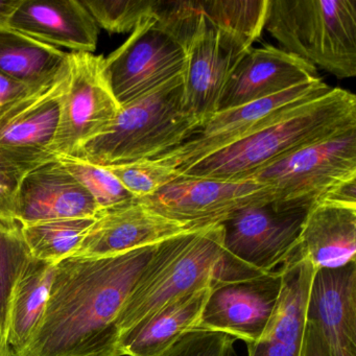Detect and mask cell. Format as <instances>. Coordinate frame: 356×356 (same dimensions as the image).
<instances>
[{
  "label": "cell",
  "instance_id": "cell-1",
  "mask_svg": "<svg viewBox=\"0 0 356 356\" xmlns=\"http://www.w3.org/2000/svg\"><path fill=\"white\" fill-rule=\"evenodd\" d=\"M158 245L58 262L40 323L24 349L12 355L120 356L118 316Z\"/></svg>",
  "mask_w": 356,
  "mask_h": 356
},
{
  "label": "cell",
  "instance_id": "cell-5",
  "mask_svg": "<svg viewBox=\"0 0 356 356\" xmlns=\"http://www.w3.org/2000/svg\"><path fill=\"white\" fill-rule=\"evenodd\" d=\"M264 29L314 67L356 76V0H268Z\"/></svg>",
  "mask_w": 356,
  "mask_h": 356
},
{
  "label": "cell",
  "instance_id": "cell-28",
  "mask_svg": "<svg viewBox=\"0 0 356 356\" xmlns=\"http://www.w3.org/2000/svg\"><path fill=\"white\" fill-rule=\"evenodd\" d=\"M58 160L90 193L99 210L107 211L137 201L105 166L95 165L72 156H57Z\"/></svg>",
  "mask_w": 356,
  "mask_h": 356
},
{
  "label": "cell",
  "instance_id": "cell-25",
  "mask_svg": "<svg viewBox=\"0 0 356 356\" xmlns=\"http://www.w3.org/2000/svg\"><path fill=\"white\" fill-rule=\"evenodd\" d=\"M189 1L195 15L207 26L232 33L252 44L264 30L268 0Z\"/></svg>",
  "mask_w": 356,
  "mask_h": 356
},
{
  "label": "cell",
  "instance_id": "cell-32",
  "mask_svg": "<svg viewBox=\"0 0 356 356\" xmlns=\"http://www.w3.org/2000/svg\"><path fill=\"white\" fill-rule=\"evenodd\" d=\"M26 172L0 153V218L15 220V199L18 187Z\"/></svg>",
  "mask_w": 356,
  "mask_h": 356
},
{
  "label": "cell",
  "instance_id": "cell-18",
  "mask_svg": "<svg viewBox=\"0 0 356 356\" xmlns=\"http://www.w3.org/2000/svg\"><path fill=\"white\" fill-rule=\"evenodd\" d=\"M318 78L314 65L282 49L270 44L252 47L233 70L218 112L278 95Z\"/></svg>",
  "mask_w": 356,
  "mask_h": 356
},
{
  "label": "cell",
  "instance_id": "cell-20",
  "mask_svg": "<svg viewBox=\"0 0 356 356\" xmlns=\"http://www.w3.org/2000/svg\"><path fill=\"white\" fill-rule=\"evenodd\" d=\"M9 29L74 53L93 54L99 37L97 24L78 0H22Z\"/></svg>",
  "mask_w": 356,
  "mask_h": 356
},
{
  "label": "cell",
  "instance_id": "cell-31",
  "mask_svg": "<svg viewBox=\"0 0 356 356\" xmlns=\"http://www.w3.org/2000/svg\"><path fill=\"white\" fill-rule=\"evenodd\" d=\"M234 343L235 339L225 333L195 330L161 356H235Z\"/></svg>",
  "mask_w": 356,
  "mask_h": 356
},
{
  "label": "cell",
  "instance_id": "cell-3",
  "mask_svg": "<svg viewBox=\"0 0 356 356\" xmlns=\"http://www.w3.org/2000/svg\"><path fill=\"white\" fill-rule=\"evenodd\" d=\"M201 124L186 109L180 74L120 107L111 126L72 157L105 168L155 159L185 143Z\"/></svg>",
  "mask_w": 356,
  "mask_h": 356
},
{
  "label": "cell",
  "instance_id": "cell-2",
  "mask_svg": "<svg viewBox=\"0 0 356 356\" xmlns=\"http://www.w3.org/2000/svg\"><path fill=\"white\" fill-rule=\"evenodd\" d=\"M356 128V97L341 88L276 112L238 140L177 170L197 178L238 180L304 145Z\"/></svg>",
  "mask_w": 356,
  "mask_h": 356
},
{
  "label": "cell",
  "instance_id": "cell-15",
  "mask_svg": "<svg viewBox=\"0 0 356 356\" xmlns=\"http://www.w3.org/2000/svg\"><path fill=\"white\" fill-rule=\"evenodd\" d=\"M188 231L195 230L153 211L137 200L99 212L70 257H112L158 245Z\"/></svg>",
  "mask_w": 356,
  "mask_h": 356
},
{
  "label": "cell",
  "instance_id": "cell-27",
  "mask_svg": "<svg viewBox=\"0 0 356 356\" xmlns=\"http://www.w3.org/2000/svg\"><path fill=\"white\" fill-rule=\"evenodd\" d=\"M31 256L22 225L16 220L0 218V334L5 339L12 291Z\"/></svg>",
  "mask_w": 356,
  "mask_h": 356
},
{
  "label": "cell",
  "instance_id": "cell-19",
  "mask_svg": "<svg viewBox=\"0 0 356 356\" xmlns=\"http://www.w3.org/2000/svg\"><path fill=\"white\" fill-rule=\"evenodd\" d=\"M282 287L274 314L261 337L248 343V356H300L306 306L314 268L299 249L281 266Z\"/></svg>",
  "mask_w": 356,
  "mask_h": 356
},
{
  "label": "cell",
  "instance_id": "cell-36",
  "mask_svg": "<svg viewBox=\"0 0 356 356\" xmlns=\"http://www.w3.org/2000/svg\"><path fill=\"white\" fill-rule=\"evenodd\" d=\"M22 0H0V30L9 28L10 19Z\"/></svg>",
  "mask_w": 356,
  "mask_h": 356
},
{
  "label": "cell",
  "instance_id": "cell-23",
  "mask_svg": "<svg viewBox=\"0 0 356 356\" xmlns=\"http://www.w3.org/2000/svg\"><path fill=\"white\" fill-rule=\"evenodd\" d=\"M56 264L31 256L16 280L8 312L7 341L12 354L24 349L44 314Z\"/></svg>",
  "mask_w": 356,
  "mask_h": 356
},
{
  "label": "cell",
  "instance_id": "cell-14",
  "mask_svg": "<svg viewBox=\"0 0 356 356\" xmlns=\"http://www.w3.org/2000/svg\"><path fill=\"white\" fill-rule=\"evenodd\" d=\"M282 287L281 268L256 278L211 286L197 330L225 333L245 343L268 326Z\"/></svg>",
  "mask_w": 356,
  "mask_h": 356
},
{
  "label": "cell",
  "instance_id": "cell-39",
  "mask_svg": "<svg viewBox=\"0 0 356 356\" xmlns=\"http://www.w3.org/2000/svg\"></svg>",
  "mask_w": 356,
  "mask_h": 356
},
{
  "label": "cell",
  "instance_id": "cell-24",
  "mask_svg": "<svg viewBox=\"0 0 356 356\" xmlns=\"http://www.w3.org/2000/svg\"><path fill=\"white\" fill-rule=\"evenodd\" d=\"M68 57L58 47L11 29L0 30V72L31 88L55 76Z\"/></svg>",
  "mask_w": 356,
  "mask_h": 356
},
{
  "label": "cell",
  "instance_id": "cell-22",
  "mask_svg": "<svg viewBox=\"0 0 356 356\" xmlns=\"http://www.w3.org/2000/svg\"><path fill=\"white\" fill-rule=\"evenodd\" d=\"M211 286L185 296L120 337V356H161L197 330Z\"/></svg>",
  "mask_w": 356,
  "mask_h": 356
},
{
  "label": "cell",
  "instance_id": "cell-34",
  "mask_svg": "<svg viewBox=\"0 0 356 356\" xmlns=\"http://www.w3.org/2000/svg\"><path fill=\"white\" fill-rule=\"evenodd\" d=\"M300 356H329L326 346L323 343L320 334L312 324L306 323L303 343Z\"/></svg>",
  "mask_w": 356,
  "mask_h": 356
},
{
  "label": "cell",
  "instance_id": "cell-6",
  "mask_svg": "<svg viewBox=\"0 0 356 356\" xmlns=\"http://www.w3.org/2000/svg\"><path fill=\"white\" fill-rule=\"evenodd\" d=\"M309 209L253 205L222 222L224 245L214 284L247 280L278 270L299 247Z\"/></svg>",
  "mask_w": 356,
  "mask_h": 356
},
{
  "label": "cell",
  "instance_id": "cell-11",
  "mask_svg": "<svg viewBox=\"0 0 356 356\" xmlns=\"http://www.w3.org/2000/svg\"><path fill=\"white\" fill-rule=\"evenodd\" d=\"M70 64L0 109V153L24 172L56 158L51 152L70 79Z\"/></svg>",
  "mask_w": 356,
  "mask_h": 356
},
{
  "label": "cell",
  "instance_id": "cell-37",
  "mask_svg": "<svg viewBox=\"0 0 356 356\" xmlns=\"http://www.w3.org/2000/svg\"><path fill=\"white\" fill-rule=\"evenodd\" d=\"M0 356H13L8 341H5L3 345L0 346Z\"/></svg>",
  "mask_w": 356,
  "mask_h": 356
},
{
  "label": "cell",
  "instance_id": "cell-7",
  "mask_svg": "<svg viewBox=\"0 0 356 356\" xmlns=\"http://www.w3.org/2000/svg\"><path fill=\"white\" fill-rule=\"evenodd\" d=\"M354 177L356 128L304 145L247 178L270 187L276 205L310 209L335 186Z\"/></svg>",
  "mask_w": 356,
  "mask_h": 356
},
{
  "label": "cell",
  "instance_id": "cell-13",
  "mask_svg": "<svg viewBox=\"0 0 356 356\" xmlns=\"http://www.w3.org/2000/svg\"><path fill=\"white\" fill-rule=\"evenodd\" d=\"M330 89L331 87L318 78L312 82L297 85L278 95L216 112L206 120L185 143L154 160L176 170L186 168L238 140L276 112L298 102L324 95Z\"/></svg>",
  "mask_w": 356,
  "mask_h": 356
},
{
  "label": "cell",
  "instance_id": "cell-9",
  "mask_svg": "<svg viewBox=\"0 0 356 356\" xmlns=\"http://www.w3.org/2000/svg\"><path fill=\"white\" fill-rule=\"evenodd\" d=\"M186 49L154 16L103 59V72L120 107L184 74Z\"/></svg>",
  "mask_w": 356,
  "mask_h": 356
},
{
  "label": "cell",
  "instance_id": "cell-38",
  "mask_svg": "<svg viewBox=\"0 0 356 356\" xmlns=\"http://www.w3.org/2000/svg\"><path fill=\"white\" fill-rule=\"evenodd\" d=\"M5 341H7V339H3V337H1V334H0V346L3 345Z\"/></svg>",
  "mask_w": 356,
  "mask_h": 356
},
{
  "label": "cell",
  "instance_id": "cell-21",
  "mask_svg": "<svg viewBox=\"0 0 356 356\" xmlns=\"http://www.w3.org/2000/svg\"><path fill=\"white\" fill-rule=\"evenodd\" d=\"M298 249L314 270H334L356 261V205L329 200L312 205Z\"/></svg>",
  "mask_w": 356,
  "mask_h": 356
},
{
  "label": "cell",
  "instance_id": "cell-35",
  "mask_svg": "<svg viewBox=\"0 0 356 356\" xmlns=\"http://www.w3.org/2000/svg\"><path fill=\"white\" fill-rule=\"evenodd\" d=\"M324 200L356 205V177L335 186Z\"/></svg>",
  "mask_w": 356,
  "mask_h": 356
},
{
  "label": "cell",
  "instance_id": "cell-8",
  "mask_svg": "<svg viewBox=\"0 0 356 356\" xmlns=\"http://www.w3.org/2000/svg\"><path fill=\"white\" fill-rule=\"evenodd\" d=\"M175 15L191 38L183 74L186 109L202 124L216 113L222 91L252 43L232 33L207 26L195 15L189 0H177Z\"/></svg>",
  "mask_w": 356,
  "mask_h": 356
},
{
  "label": "cell",
  "instance_id": "cell-29",
  "mask_svg": "<svg viewBox=\"0 0 356 356\" xmlns=\"http://www.w3.org/2000/svg\"><path fill=\"white\" fill-rule=\"evenodd\" d=\"M97 26L109 33L133 32L153 16L156 0H81Z\"/></svg>",
  "mask_w": 356,
  "mask_h": 356
},
{
  "label": "cell",
  "instance_id": "cell-12",
  "mask_svg": "<svg viewBox=\"0 0 356 356\" xmlns=\"http://www.w3.org/2000/svg\"><path fill=\"white\" fill-rule=\"evenodd\" d=\"M103 59L90 53H70V79L51 147L56 157L74 156L105 132L120 112V104L104 76Z\"/></svg>",
  "mask_w": 356,
  "mask_h": 356
},
{
  "label": "cell",
  "instance_id": "cell-10",
  "mask_svg": "<svg viewBox=\"0 0 356 356\" xmlns=\"http://www.w3.org/2000/svg\"><path fill=\"white\" fill-rule=\"evenodd\" d=\"M139 201L193 230L222 224L245 208L274 202L270 187L252 178L238 180L180 175L152 197Z\"/></svg>",
  "mask_w": 356,
  "mask_h": 356
},
{
  "label": "cell",
  "instance_id": "cell-16",
  "mask_svg": "<svg viewBox=\"0 0 356 356\" xmlns=\"http://www.w3.org/2000/svg\"><path fill=\"white\" fill-rule=\"evenodd\" d=\"M99 205L55 158L26 172L18 187L14 218L22 225L97 218Z\"/></svg>",
  "mask_w": 356,
  "mask_h": 356
},
{
  "label": "cell",
  "instance_id": "cell-26",
  "mask_svg": "<svg viewBox=\"0 0 356 356\" xmlns=\"http://www.w3.org/2000/svg\"><path fill=\"white\" fill-rule=\"evenodd\" d=\"M95 220L64 218L22 225V234L33 257L57 264L74 254Z\"/></svg>",
  "mask_w": 356,
  "mask_h": 356
},
{
  "label": "cell",
  "instance_id": "cell-33",
  "mask_svg": "<svg viewBox=\"0 0 356 356\" xmlns=\"http://www.w3.org/2000/svg\"><path fill=\"white\" fill-rule=\"evenodd\" d=\"M31 89H32L31 87L22 84L0 72V109L17 101L18 99L26 95Z\"/></svg>",
  "mask_w": 356,
  "mask_h": 356
},
{
  "label": "cell",
  "instance_id": "cell-17",
  "mask_svg": "<svg viewBox=\"0 0 356 356\" xmlns=\"http://www.w3.org/2000/svg\"><path fill=\"white\" fill-rule=\"evenodd\" d=\"M306 323L316 329L329 356H356V261L314 272Z\"/></svg>",
  "mask_w": 356,
  "mask_h": 356
},
{
  "label": "cell",
  "instance_id": "cell-4",
  "mask_svg": "<svg viewBox=\"0 0 356 356\" xmlns=\"http://www.w3.org/2000/svg\"><path fill=\"white\" fill-rule=\"evenodd\" d=\"M222 245L220 224L160 243L118 316L120 337L168 304L212 286L220 270Z\"/></svg>",
  "mask_w": 356,
  "mask_h": 356
},
{
  "label": "cell",
  "instance_id": "cell-30",
  "mask_svg": "<svg viewBox=\"0 0 356 356\" xmlns=\"http://www.w3.org/2000/svg\"><path fill=\"white\" fill-rule=\"evenodd\" d=\"M106 168L138 200L152 197L180 176L174 168L154 159L139 160Z\"/></svg>",
  "mask_w": 356,
  "mask_h": 356
}]
</instances>
